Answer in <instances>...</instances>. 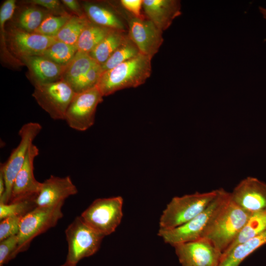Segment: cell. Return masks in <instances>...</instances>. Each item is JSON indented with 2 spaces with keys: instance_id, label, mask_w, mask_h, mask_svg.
Segmentation results:
<instances>
[{
  "instance_id": "d6a6232c",
  "label": "cell",
  "mask_w": 266,
  "mask_h": 266,
  "mask_svg": "<svg viewBox=\"0 0 266 266\" xmlns=\"http://www.w3.org/2000/svg\"><path fill=\"white\" fill-rule=\"evenodd\" d=\"M0 242V266H3L18 254V236H10Z\"/></svg>"
},
{
  "instance_id": "d6986e66",
  "label": "cell",
  "mask_w": 266,
  "mask_h": 266,
  "mask_svg": "<svg viewBox=\"0 0 266 266\" xmlns=\"http://www.w3.org/2000/svg\"><path fill=\"white\" fill-rule=\"evenodd\" d=\"M83 8L91 22L112 30L126 31L124 22L113 10L91 2H85Z\"/></svg>"
},
{
  "instance_id": "2e32d148",
  "label": "cell",
  "mask_w": 266,
  "mask_h": 266,
  "mask_svg": "<svg viewBox=\"0 0 266 266\" xmlns=\"http://www.w3.org/2000/svg\"><path fill=\"white\" fill-rule=\"evenodd\" d=\"M78 190L69 176L61 177L51 175L42 183L35 199L37 206H51L64 202Z\"/></svg>"
},
{
  "instance_id": "52a82bcc",
  "label": "cell",
  "mask_w": 266,
  "mask_h": 266,
  "mask_svg": "<svg viewBox=\"0 0 266 266\" xmlns=\"http://www.w3.org/2000/svg\"><path fill=\"white\" fill-rule=\"evenodd\" d=\"M64 202L51 206H36L21 219L19 233L18 253L26 251L32 240L56 226L63 217Z\"/></svg>"
},
{
  "instance_id": "4fadbf2b",
  "label": "cell",
  "mask_w": 266,
  "mask_h": 266,
  "mask_svg": "<svg viewBox=\"0 0 266 266\" xmlns=\"http://www.w3.org/2000/svg\"><path fill=\"white\" fill-rule=\"evenodd\" d=\"M128 21L130 38L141 54L152 59L164 42L163 32L148 19L131 16Z\"/></svg>"
},
{
  "instance_id": "8fae6325",
  "label": "cell",
  "mask_w": 266,
  "mask_h": 266,
  "mask_svg": "<svg viewBox=\"0 0 266 266\" xmlns=\"http://www.w3.org/2000/svg\"><path fill=\"white\" fill-rule=\"evenodd\" d=\"M174 247L182 266H218L222 256V253L205 238Z\"/></svg>"
},
{
  "instance_id": "7c38bea8",
  "label": "cell",
  "mask_w": 266,
  "mask_h": 266,
  "mask_svg": "<svg viewBox=\"0 0 266 266\" xmlns=\"http://www.w3.org/2000/svg\"><path fill=\"white\" fill-rule=\"evenodd\" d=\"M6 34L8 45L19 60L26 57L41 56L57 40L56 37L28 32L19 28L10 29Z\"/></svg>"
},
{
  "instance_id": "74e56055",
  "label": "cell",
  "mask_w": 266,
  "mask_h": 266,
  "mask_svg": "<svg viewBox=\"0 0 266 266\" xmlns=\"http://www.w3.org/2000/svg\"><path fill=\"white\" fill-rule=\"evenodd\" d=\"M5 190V185L2 173L0 172V198L4 195Z\"/></svg>"
},
{
  "instance_id": "6da1fadb",
  "label": "cell",
  "mask_w": 266,
  "mask_h": 266,
  "mask_svg": "<svg viewBox=\"0 0 266 266\" xmlns=\"http://www.w3.org/2000/svg\"><path fill=\"white\" fill-rule=\"evenodd\" d=\"M218 190V194L215 199L197 216L185 224L173 229L160 228L158 235L162 238L165 243L173 247L202 238L230 201V193L223 188Z\"/></svg>"
},
{
  "instance_id": "f546056e",
  "label": "cell",
  "mask_w": 266,
  "mask_h": 266,
  "mask_svg": "<svg viewBox=\"0 0 266 266\" xmlns=\"http://www.w3.org/2000/svg\"><path fill=\"white\" fill-rule=\"evenodd\" d=\"M48 12L35 7L24 9L18 18L19 28L30 33H33L40 26Z\"/></svg>"
},
{
  "instance_id": "5bb4252c",
  "label": "cell",
  "mask_w": 266,
  "mask_h": 266,
  "mask_svg": "<svg viewBox=\"0 0 266 266\" xmlns=\"http://www.w3.org/2000/svg\"><path fill=\"white\" fill-rule=\"evenodd\" d=\"M231 200L251 213L266 209V183L248 176L230 193Z\"/></svg>"
},
{
  "instance_id": "f35d334b",
  "label": "cell",
  "mask_w": 266,
  "mask_h": 266,
  "mask_svg": "<svg viewBox=\"0 0 266 266\" xmlns=\"http://www.w3.org/2000/svg\"><path fill=\"white\" fill-rule=\"evenodd\" d=\"M259 9L263 18L266 19V8L260 6L259 7Z\"/></svg>"
},
{
  "instance_id": "44dd1931",
  "label": "cell",
  "mask_w": 266,
  "mask_h": 266,
  "mask_svg": "<svg viewBox=\"0 0 266 266\" xmlns=\"http://www.w3.org/2000/svg\"><path fill=\"white\" fill-rule=\"evenodd\" d=\"M129 38V36L128 34L126 33V31L113 30L89 54L101 66Z\"/></svg>"
},
{
  "instance_id": "d4e9b609",
  "label": "cell",
  "mask_w": 266,
  "mask_h": 266,
  "mask_svg": "<svg viewBox=\"0 0 266 266\" xmlns=\"http://www.w3.org/2000/svg\"><path fill=\"white\" fill-rule=\"evenodd\" d=\"M16 8L15 0H6L2 4L0 9V53L2 59L12 66H20L23 64L15 58L8 50L6 44V33L4 25L6 22L13 16Z\"/></svg>"
},
{
  "instance_id": "836d02e7",
  "label": "cell",
  "mask_w": 266,
  "mask_h": 266,
  "mask_svg": "<svg viewBox=\"0 0 266 266\" xmlns=\"http://www.w3.org/2000/svg\"><path fill=\"white\" fill-rule=\"evenodd\" d=\"M23 217L10 216L0 221V241L10 236L18 234L21 220Z\"/></svg>"
},
{
  "instance_id": "9c48e42d",
  "label": "cell",
  "mask_w": 266,
  "mask_h": 266,
  "mask_svg": "<svg viewBox=\"0 0 266 266\" xmlns=\"http://www.w3.org/2000/svg\"><path fill=\"white\" fill-rule=\"evenodd\" d=\"M32 96L38 105L54 120H64L76 93L64 80L36 85Z\"/></svg>"
},
{
  "instance_id": "4dcf8cb0",
  "label": "cell",
  "mask_w": 266,
  "mask_h": 266,
  "mask_svg": "<svg viewBox=\"0 0 266 266\" xmlns=\"http://www.w3.org/2000/svg\"><path fill=\"white\" fill-rule=\"evenodd\" d=\"M71 16L68 14L61 15L48 14L33 33L48 36L56 37Z\"/></svg>"
},
{
  "instance_id": "d590c367",
  "label": "cell",
  "mask_w": 266,
  "mask_h": 266,
  "mask_svg": "<svg viewBox=\"0 0 266 266\" xmlns=\"http://www.w3.org/2000/svg\"><path fill=\"white\" fill-rule=\"evenodd\" d=\"M143 0H121L122 6L132 14L133 16L143 19H145L141 13Z\"/></svg>"
},
{
  "instance_id": "5b68a950",
  "label": "cell",
  "mask_w": 266,
  "mask_h": 266,
  "mask_svg": "<svg viewBox=\"0 0 266 266\" xmlns=\"http://www.w3.org/2000/svg\"><path fill=\"white\" fill-rule=\"evenodd\" d=\"M65 234L68 245L65 262L73 266L95 254L104 237L89 226L80 216L76 217L68 225Z\"/></svg>"
},
{
  "instance_id": "3957f363",
  "label": "cell",
  "mask_w": 266,
  "mask_h": 266,
  "mask_svg": "<svg viewBox=\"0 0 266 266\" xmlns=\"http://www.w3.org/2000/svg\"><path fill=\"white\" fill-rule=\"evenodd\" d=\"M218 190L175 197L167 204L160 219V228L171 229L190 221L215 199Z\"/></svg>"
},
{
  "instance_id": "8d00e7d4",
  "label": "cell",
  "mask_w": 266,
  "mask_h": 266,
  "mask_svg": "<svg viewBox=\"0 0 266 266\" xmlns=\"http://www.w3.org/2000/svg\"><path fill=\"white\" fill-rule=\"evenodd\" d=\"M62 2L75 15L80 17H86L84 11L79 3L75 0H62Z\"/></svg>"
},
{
  "instance_id": "e0dca14e",
  "label": "cell",
  "mask_w": 266,
  "mask_h": 266,
  "mask_svg": "<svg viewBox=\"0 0 266 266\" xmlns=\"http://www.w3.org/2000/svg\"><path fill=\"white\" fill-rule=\"evenodd\" d=\"M20 60L28 67L33 86L62 80L67 66L58 65L41 56L26 57Z\"/></svg>"
},
{
  "instance_id": "1f68e13d",
  "label": "cell",
  "mask_w": 266,
  "mask_h": 266,
  "mask_svg": "<svg viewBox=\"0 0 266 266\" xmlns=\"http://www.w3.org/2000/svg\"><path fill=\"white\" fill-rule=\"evenodd\" d=\"M103 72L101 66L96 63L72 87V89L77 94L97 87Z\"/></svg>"
},
{
  "instance_id": "83f0119b",
  "label": "cell",
  "mask_w": 266,
  "mask_h": 266,
  "mask_svg": "<svg viewBox=\"0 0 266 266\" xmlns=\"http://www.w3.org/2000/svg\"><path fill=\"white\" fill-rule=\"evenodd\" d=\"M139 53H140L138 48L129 37L101 65L103 71L111 69L117 66L136 57Z\"/></svg>"
},
{
  "instance_id": "8992f818",
  "label": "cell",
  "mask_w": 266,
  "mask_h": 266,
  "mask_svg": "<svg viewBox=\"0 0 266 266\" xmlns=\"http://www.w3.org/2000/svg\"><path fill=\"white\" fill-rule=\"evenodd\" d=\"M123 200L120 196L95 200L81 214L82 220L104 236L113 233L123 217Z\"/></svg>"
},
{
  "instance_id": "277c9868",
  "label": "cell",
  "mask_w": 266,
  "mask_h": 266,
  "mask_svg": "<svg viewBox=\"0 0 266 266\" xmlns=\"http://www.w3.org/2000/svg\"><path fill=\"white\" fill-rule=\"evenodd\" d=\"M251 214L230 199L202 238L209 240L223 253L235 240Z\"/></svg>"
},
{
  "instance_id": "30bf717a",
  "label": "cell",
  "mask_w": 266,
  "mask_h": 266,
  "mask_svg": "<svg viewBox=\"0 0 266 266\" xmlns=\"http://www.w3.org/2000/svg\"><path fill=\"white\" fill-rule=\"evenodd\" d=\"M103 96L96 87L76 94L66 113L64 120L68 126L78 131H85L95 122L97 107Z\"/></svg>"
},
{
  "instance_id": "7402d4cb",
  "label": "cell",
  "mask_w": 266,
  "mask_h": 266,
  "mask_svg": "<svg viewBox=\"0 0 266 266\" xmlns=\"http://www.w3.org/2000/svg\"><path fill=\"white\" fill-rule=\"evenodd\" d=\"M266 230V209L251 213L233 242L224 252L226 254L235 246L255 237Z\"/></svg>"
},
{
  "instance_id": "ffe728a7",
  "label": "cell",
  "mask_w": 266,
  "mask_h": 266,
  "mask_svg": "<svg viewBox=\"0 0 266 266\" xmlns=\"http://www.w3.org/2000/svg\"><path fill=\"white\" fill-rule=\"evenodd\" d=\"M266 244V230L222 254L218 266H239L251 254Z\"/></svg>"
},
{
  "instance_id": "ba28073f",
  "label": "cell",
  "mask_w": 266,
  "mask_h": 266,
  "mask_svg": "<svg viewBox=\"0 0 266 266\" xmlns=\"http://www.w3.org/2000/svg\"><path fill=\"white\" fill-rule=\"evenodd\" d=\"M41 129V125L36 122L26 123L20 129L18 132L20 137L19 144L0 167V172L4 177L5 190L4 195L0 198V203L7 204L9 202L14 180L25 162L30 147Z\"/></svg>"
},
{
  "instance_id": "f1b7e54d",
  "label": "cell",
  "mask_w": 266,
  "mask_h": 266,
  "mask_svg": "<svg viewBox=\"0 0 266 266\" xmlns=\"http://www.w3.org/2000/svg\"><path fill=\"white\" fill-rule=\"evenodd\" d=\"M37 196L7 204L0 203V220L10 216H24L37 206Z\"/></svg>"
},
{
  "instance_id": "ab89813d",
  "label": "cell",
  "mask_w": 266,
  "mask_h": 266,
  "mask_svg": "<svg viewBox=\"0 0 266 266\" xmlns=\"http://www.w3.org/2000/svg\"><path fill=\"white\" fill-rule=\"evenodd\" d=\"M60 266H77L71 265L65 262L64 264H63L62 265Z\"/></svg>"
},
{
  "instance_id": "ac0fdd59",
  "label": "cell",
  "mask_w": 266,
  "mask_h": 266,
  "mask_svg": "<svg viewBox=\"0 0 266 266\" xmlns=\"http://www.w3.org/2000/svg\"><path fill=\"white\" fill-rule=\"evenodd\" d=\"M142 7L148 19L162 32L181 14V2L177 0H143Z\"/></svg>"
},
{
  "instance_id": "9a60e30c",
  "label": "cell",
  "mask_w": 266,
  "mask_h": 266,
  "mask_svg": "<svg viewBox=\"0 0 266 266\" xmlns=\"http://www.w3.org/2000/svg\"><path fill=\"white\" fill-rule=\"evenodd\" d=\"M38 154V148L33 144L14 180L8 203L36 197L39 192L42 183L36 180L33 173L34 161Z\"/></svg>"
},
{
  "instance_id": "e575fe53",
  "label": "cell",
  "mask_w": 266,
  "mask_h": 266,
  "mask_svg": "<svg viewBox=\"0 0 266 266\" xmlns=\"http://www.w3.org/2000/svg\"><path fill=\"white\" fill-rule=\"evenodd\" d=\"M32 5H39L52 12H57L60 15L67 14L63 9L60 1L57 0H30L24 2Z\"/></svg>"
},
{
  "instance_id": "4316f807",
  "label": "cell",
  "mask_w": 266,
  "mask_h": 266,
  "mask_svg": "<svg viewBox=\"0 0 266 266\" xmlns=\"http://www.w3.org/2000/svg\"><path fill=\"white\" fill-rule=\"evenodd\" d=\"M77 51L76 45L68 44L57 40L41 56L58 65L66 66L71 61Z\"/></svg>"
},
{
  "instance_id": "7a4b0ae2",
  "label": "cell",
  "mask_w": 266,
  "mask_h": 266,
  "mask_svg": "<svg viewBox=\"0 0 266 266\" xmlns=\"http://www.w3.org/2000/svg\"><path fill=\"white\" fill-rule=\"evenodd\" d=\"M152 59L139 53L114 68L102 72L97 87L103 97L119 90L144 84L152 72Z\"/></svg>"
},
{
  "instance_id": "cb8c5ba5",
  "label": "cell",
  "mask_w": 266,
  "mask_h": 266,
  "mask_svg": "<svg viewBox=\"0 0 266 266\" xmlns=\"http://www.w3.org/2000/svg\"><path fill=\"white\" fill-rule=\"evenodd\" d=\"M112 30L90 21L83 30L77 42L78 51L89 54Z\"/></svg>"
},
{
  "instance_id": "603a6c76",
  "label": "cell",
  "mask_w": 266,
  "mask_h": 266,
  "mask_svg": "<svg viewBox=\"0 0 266 266\" xmlns=\"http://www.w3.org/2000/svg\"><path fill=\"white\" fill-rule=\"evenodd\" d=\"M96 63L89 53L77 51L67 65L63 80L72 88Z\"/></svg>"
},
{
  "instance_id": "484cf974",
  "label": "cell",
  "mask_w": 266,
  "mask_h": 266,
  "mask_svg": "<svg viewBox=\"0 0 266 266\" xmlns=\"http://www.w3.org/2000/svg\"><path fill=\"white\" fill-rule=\"evenodd\" d=\"M90 22L86 17L72 15L56 37L59 41L76 46L80 35Z\"/></svg>"
}]
</instances>
